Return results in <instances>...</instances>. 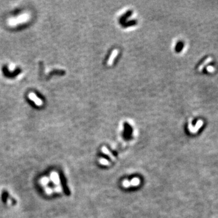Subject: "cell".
<instances>
[{
  "label": "cell",
  "instance_id": "1",
  "mask_svg": "<svg viewBox=\"0 0 218 218\" xmlns=\"http://www.w3.org/2000/svg\"><path fill=\"white\" fill-rule=\"evenodd\" d=\"M30 18V14L28 13H24V14L18 15L16 17H12L8 20V24L10 27H16L21 24L27 23Z\"/></svg>",
  "mask_w": 218,
  "mask_h": 218
},
{
  "label": "cell",
  "instance_id": "2",
  "mask_svg": "<svg viewBox=\"0 0 218 218\" xmlns=\"http://www.w3.org/2000/svg\"><path fill=\"white\" fill-rule=\"evenodd\" d=\"M28 98L32 101H33L34 103H35V104L37 106H41L43 104L42 100L40 98H38L34 93H30L28 95Z\"/></svg>",
  "mask_w": 218,
  "mask_h": 218
},
{
  "label": "cell",
  "instance_id": "3",
  "mask_svg": "<svg viewBox=\"0 0 218 218\" xmlns=\"http://www.w3.org/2000/svg\"><path fill=\"white\" fill-rule=\"evenodd\" d=\"M8 69L10 72L14 71V70L15 69V66L14 64H10L8 66Z\"/></svg>",
  "mask_w": 218,
  "mask_h": 218
}]
</instances>
